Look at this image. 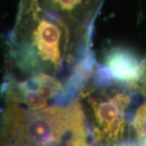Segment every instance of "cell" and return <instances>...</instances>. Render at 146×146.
I'll return each instance as SVG.
<instances>
[{"mask_svg": "<svg viewBox=\"0 0 146 146\" xmlns=\"http://www.w3.org/2000/svg\"><path fill=\"white\" fill-rule=\"evenodd\" d=\"M94 29L43 7L39 0H21L8 68L20 72L22 79L50 77L78 98L98 63L93 50Z\"/></svg>", "mask_w": 146, "mask_h": 146, "instance_id": "6da1fadb", "label": "cell"}, {"mask_svg": "<svg viewBox=\"0 0 146 146\" xmlns=\"http://www.w3.org/2000/svg\"><path fill=\"white\" fill-rule=\"evenodd\" d=\"M89 138L79 98L39 110L8 102L0 118V146H77Z\"/></svg>", "mask_w": 146, "mask_h": 146, "instance_id": "7a4b0ae2", "label": "cell"}, {"mask_svg": "<svg viewBox=\"0 0 146 146\" xmlns=\"http://www.w3.org/2000/svg\"><path fill=\"white\" fill-rule=\"evenodd\" d=\"M141 63V60L130 50L113 47L105 54L100 65L112 78L129 82L137 76Z\"/></svg>", "mask_w": 146, "mask_h": 146, "instance_id": "3957f363", "label": "cell"}, {"mask_svg": "<svg viewBox=\"0 0 146 146\" xmlns=\"http://www.w3.org/2000/svg\"><path fill=\"white\" fill-rule=\"evenodd\" d=\"M43 7L55 11L66 18L93 25L105 0H39Z\"/></svg>", "mask_w": 146, "mask_h": 146, "instance_id": "277c9868", "label": "cell"}, {"mask_svg": "<svg viewBox=\"0 0 146 146\" xmlns=\"http://www.w3.org/2000/svg\"><path fill=\"white\" fill-rule=\"evenodd\" d=\"M130 126L131 146H146V98L139 92Z\"/></svg>", "mask_w": 146, "mask_h": 146, "instance_id": "5b68a950", "label": "cell"}, {"mask_svg": "<svg viewBox=\"0 0 146 146\" xmlns=\"http://www.w3.org/2000/svg\"><path fill=\"white\" fill-rule=\"evenodd\" d=\"M130 84L133 89L146 98V58L141 60L137 76Z\"/></svg>", "mask_w": 146, "mask_h": 146, "instance_id": "8992f818", "label": "cell"}]
</instances>
